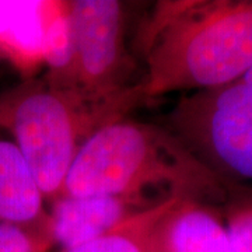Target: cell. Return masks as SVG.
<instances>
[{
	"label": "cell",
	"mask_w": 252,
	"mask_h": 252,
	"mask_svg": "<svg viewBox=\"0 0 252 252\" xmlns=\"http://www.w3.org/2000/svg\"><path fill=\"white\" fill-rule=\"evenodd\" d=\"M224 207L172 199L154 224V252H233Z\"/></svg>",
	"instance_id": "7"
},
{
	"label": "cell",
	"mask_w": 252,
	"mask_h": 252,
	"mask_svg": "<svg viewBox=\"0 0 252 252\" xmlns=\"http://www.w3.org/2000/svg\"><path fill=\"white\" fill-rule=\"evenodd\" d=\"M233 252H252V187H241L224 207Z\"/></svg>",
	"instance_id": "12"
},
{
	"label": "cell",
	"mask_w": 252,
	"mask_h": 252,
	"mask_svg": "<svg viewBox=\"0 0 252 252\" xmlns=\"http://www.w3.org/2000/svg\"><path fill=\"white\" fill-rule=\"evenodd\" d=\"M0 252H49V250L21 228L0 224Z\"/></svg>",
	"instance_id": "13"
},
{
	"label": "cell",
	"mask_w": 252,
	"mask_h": 252,
	"mask_svg": "<svg viewBox=\"0 0 252 252\" xmlns=\"http://www.w3.org/2000/svg\"><path fill=\"white\" fill-rule=\"evenodd\" d=\"M42 64L48 73L44 80L64 90H77L74 42L67 1H46L42 35Z\"/></svg>",
	"instance_id": "10"
},
{
	"label": "cell",
	"mask_w": 252,
	"mask_h": 252,
	"mask_svg": "<svg viewBox=\"0 0 252 252\" xmlns=\"http://www.w3.org/2000/svg\"><path fill=\"white\" fill-rule=\"evenodd\" d=\"M117 112L101 108L80 91L28 79L0 94V130H6L35 177L46 205L63 192L81 146Z\"/></svg>",
	"instance_id": "3"
},
{
	"label": "cell",
	"mask_w": 252,
	"mask_h": 252,
	"mask_svg": "<svg viewBox=\"0 0 252 252\" xmlns=\"http://www.w3.org/2000/svg\"><path fill=\"white\" fill-rule=\"evenodd\" d=\"M77 90L91 104L125 117L140 98L126 86L125 6L117 0L67 1Z\"/></svg>",
	"instance_id": "5"
},
{
	"label": "cell",
	"mask_w": 252,
	"mask_h": 252,
	"mask_svg": "<svg viewBox=\"0 0 252 252\" xmlns=\"http://www.w3.org/2000/svg\"><path fill=\"white\" fill-rule=\"evenodd\" d=\"M172 199L144 210L98 238L73 248L52 252H154V224Z\"/></svg>",
	"instance_id": "11"
},
{
	"label": "cell",
	"mask_w": 252,
	"mask_h": 252,
	"mask_svg": "<svg viewBox=\"0 0 252 252\" xmlns=\"http://www.w3.org/2000/svg\"><path fill=\"white\" fill-rule=\"evenodd\" d=\"M164 126L221 180L252 187L251 83L185 93Z\"/></svg>",
	"instance_id": "4"
},
{
	"label": "cell",
	"mask_w": 252,
	"mask_h": 252,
	"mask_svg": "<svg viewBox=\"0 0 252 252\" xmlns=\"http://www.w3.org/2000/svg\"><path fill=\"white\" fill-rule=\"evenodd\" d=\"M137 44L140 99L234 83L252 69V0L158 1Z\"/></svg>",
	"instance_id": "1"
},
{
	"label": "cell",
	"mask_w": 252,
	"mask_h": 252,
	"mask_svg": "<svg viewBox=\"0 0 252 252\" xmlns=\"http://www.w3.org/2000/svg\"><path fill=\"white\" fill-rule=\"evenodd\" d=\"M46 206L26 158L16 144L0 133V224L21 228L51 252Z\"/></svg>",
	"instance_id": "8"
},
{
	"label": "cell",
	"mask_w": 252,
	"mask_h": 252,
	"mask_svg": "<svg viewBox=\"0 0 252 252\" xmlns=\"http://www.w3.org/2000/svg\"><path fill=\"white\" fill-rule=\"evenodd\" d=\"M241 188L221 180L170 129L119 118L81 146L62 195H111L161 203L168 199L225 206Z\"/></svg>",
	"instance_id": "2"
},
{
	"label": "cell",
	"mask_w": 252,
	"mask_h": 252,
	"mask_svg": "<svg viewBox=\"0 0 252 252\" xmlns=\"http://www.w3.org/2000/svg\"><path fill=\"white\" fill-rule=\"evenodd\" d=\"M46 1H0V54L31 70L42 63Z\"/></svg>",
	"instance_id": "9"
},
{
	"label": "cell",
	"mask_w": 252,
	"mask_h": 252,
	"mask_svg": "<svg viewBox=\"0 0 252 252\" xmlns=\"http://www.w3.org/2000/svg\"><path fill=\"white\" fill-rule=\"evenodd\" d=\"M243 79L245 81H248V83H251V84H252V69H251V70H250V72L247 73L245 76H244Z\"/></svg>",
	"instance_id": "14"
},
{
	"label": "cell",
	"mask_w": 252,
	"mask_h": 252,
	"mask_svg": "<svg viewBox=\"0 0 252 252\" xmlns=\"http://www.w3.org/2000/svg\"><path fill=\"white\" fill-rule=\"evenodd\" d=\"M157 205L160 203L111 195H61L48 205L51 252L98 238Z\"/></svg>",
	"instance_id": "6"
}]
</instances>
